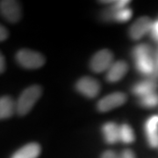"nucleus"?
<instances>
[{
  "label": "nucleus",
  "instance_id": "nucleus-1",
  "mask_svg": "<svg viewBox=\"0 0 158 158\" xmlns=\"http://www.w3.org/2000/svg\"><path fill=\"white\" fill-rule=\"evenodd\" d=\"M42 94L40 85H32L23 91L16 102V112L19 116H25L32 110Z\"/></svg>",
  "mask_w": 158,
  "mask_h": 158
},
{
  "label": "nucleus",
  "instance_id": "nucleus-2",
  "mask_svg": "<svg viewBox=\"0 0 158 158\" xmlns=\"http://www.w3.org/2000/svg\"><path fill=\"white\" fill-rule=\"evenodd\" d=\"M16 60L21 67L29 69H39L45 63V57L40 53L27 48L18 51Z\"/></svg>",
  "mask_w": 158,
  "mask_h": 158
},
{
  "label": "nucleus",
  "instance_id": "nucleus-3",
  "mask_svg": "<svg viewBox=\"0 0 158 158\" xmlns=\"http://www.w3.org/2000/svg\"><path fill=\"white\" fill-rule=\"evenodd\" d=\"M0 13L7 21L17 23L22 16L21 6L17 1L4 0L0 2Z\"/></svg>",
  "mask_w": 158,
  "mask_h": 158
},
{
  "label": "nucleus",
  "instance_id": "nucleus-4",
  "mask_svg": "<svg viewBox=\"0 0 158 158\" xmlns=\"http://www.w3.org/2000/svg\"><path fill=\"white\" fill-rule=\"evenodd\" d=\"M113 53L108 49H103L98 51L95 56L91 58L90 61V69L94 72L100 73L113 65Z\"/></svg>",
  "mask_w": 158,
  "mask_h": 158
},
{
  "label": "nucleus",
  "instance_id": "nucleus-5",
  "mask_svg": "<svg viewBox=\"0 0 158 158\" xmlns=\"http://www.w3.org/2000/svg\"><path fill=\"white\" fill-rule=\"evenodd\" d=\"M127 101V96L122 92L109 94L98 103V109L100 112H108L112 109L122 106Z\"/></svg>",
  "mask_w": 158,
  "mask_h": 158
},
{
  "label": "nucleus",
  "instance_id": "nucleus-6",
  "mask_svg": "<svg viewBox=\"0 0 158 158\" xmlns=\"http://www.w3.org/2000/svg\"><path fill=\"white\" fill-rule=\"evenodd\" d=\"M77 90L87 98H95L100 90V85L96 79L85 77L77 83Z\"/></svg>",
  "mask_w": 158,
  "mask_h": 158
},
{
  "label": "nucleus",
  "instance_id": "nucleus-7",
  "mask_svg": "<svg viewBox=\"0 0 158 158\" xmlns=\"http://www.w3.org/2000/svg\"><path fill=\"white\" fill-rule=\"evenodd\" d=\"M152 25V20L148 17H141L138 19L130 27V37L133 40H140L147 33L150 32Z\"/></svg>",
  "mask_w": 158,
  "mask_h": 158
},
{
  "label": "nucleus",
  "instance_id": "nucleus-8",
  "mask_svg": "<svg viewBox=\"0 0 158 158\" xmlns=\"http://www.w3.org/2000/svg\"><path fill=\"white\" fill-rule=\"evenodd\" d=\"M148 142L151 148L158 147V116H151L145 123Z\"/></svg>",
  "mask_w": 158,
  "mask_h": 158
},
{
  "label": "nucleus",
  "instance_id": "nucleus-9",
  "mask_svg": "<svg viewBox=\"0 0 158 158\" xmlns=\"http://www.w3.org/2000/svg\"><path fill=\"white\" fill-rule=\"evenodd\" d=\"M128 66L124 61H118L113 63V65L108 69L106 79L111 83L118 82L124 77L127 72Z\"/></svg>",
  "mask_w": 158,
  "mask_h": 158
},
{
  "label": "nucleus",
  "instance_id": "nucleus-10",
  "mask_svg": "<svg viewBox=\"0 0 158 158\" xmlns=\"http://www.w3.org/2000/svg\"><path fill=\"white\" fill-rule=\"evenodd\" d=\"M40 150L41 148L38 143L32 142L19 148L11 158H37L40 154Z\"/></svg>",
  "mask_w": 158,
  "mask_h": 158
},
{
  "label": "nucleus",
  "instance_id": "nucleus-11",
  "mask_svg": "<svg viewBox=\"0 0 158 158\" xmlns=\"http://www.w3.org/2000/svg\"><path fill=\"white\" fill-rule=\"evenodd\" d=\"M157 88V85L154 80H145L137 83L134 87H133V93L142 98L144 96H147L148 94H151L156 92V90Z\"/></svg>",
  "mask_w": 158,
  "mask_h": 158
},
{
  "label": "nucleus",
  "instance_id": "nucleus-12",
  "mask_svg": "<svg viewBox=\"0 0 158 158\" xmlns=\"http://www.w3.org/2000/svg\"><path fill=\"white\" fill-rule=\"evenodd\" d=\"M16 111V103L10 96L0 98V119L11 118Z\"/></svg>",
  "mask_w": 158,
  "mask_h": 158
},
{
  "label": "nucleus",
  "instance_id": "nucleus-13",
  "mask_svg": "<svg viewBox=\"0 0 158 158\" xmlns=\"http://www.w3.org/2000/svg\"><path fill=\"white\" fill-rule=\"evenodd\" d=\"M135 66L140 73L151 76L156 68V60H154L153 56L141 57L135 60Z\"/></svg>",
  "mask_w": 158,
  "mask_h": 158
},
{
  "label": "nucleus",
  "instance_id": "nucleus-14",
  "mask_svg": "<svg viewBox=\"0 0 158 158\" xmlns=\"http://www.w3.org/2000/svg\"><path fill=\"white\" fill-rule=\"evenodd\" d=\"M102 132L106 141L109 144H115L119 141V127L113 122H107L103 126Z\"/></svg>",
  "mask_w": 158,
  "mask_h": 158
},
{
  "label": "nucleus",
  "instance_id": "nucleus-15",
  "mask_svg": "<svg viewBox=\"0 0 158 158\" xmlns=\"http://www.w3.org/2000/svg\"><path fill=\"white\" fill-rule=\"evenodd\" d=\"M135 137L133 129L127 124H122L119 127V141L129 144L135 141Z\"/></svg>",
  "mask_w": 158,
  "mask_h": 158
},
{
  "label": "nucleus",
  "instance_id": "nucleus-16",
  "mask_svg": "<svg viewBox=\"0 0 158 158\" xmlns=\"http://www.w3.org/2000/svg\"><path fill=\"white\" fill-rule=\"evenodd\" d=\"M140 104L145 108H154L158 106V93H151L141 98Z\"/></svg>",
  "mask_w": 158,
  "mask_h": 158
},
{
  "label": "nucleus",
  "instance_id": "nucleus-17",
  "mask_svg": "<svg viewBox=\"0 0 158 158\" xmlns=\"http://www.w3.org/2000/svg\"><path fill=\"white\" fill-rule=\"evenodd\" d=\"M152 56V49L149 46L146 44H141L136 46L133 50V56L135 59H138L143 56Z\"/></svg>",
  "mask_w": 158,
  "mask_h": 158
},
{
  "label": "nucleus",
  "instance_id": "nucleus-18",
  "mask_svg": "<svg viewBox=\"0 0 158 158\" xmlns=\"http://www.w3.org/2000/svg\"><path fill=\"white\" fill-rule=\"evenodd\" d=\"M133 12L129 8H125L122 10H118L116 11L115 15H114V20L118 21V22H127V20H129L130 18L132 17Z\"/></svg>",
  "mask_w": 158,
  "mask_h": 158
},
{
  "label": "nucleus",
  "instance_id": "nucleus-19",
  "mask_svg": "<svg viewBox=\"0 0 158 158\" xmlns=\"http://www.w3.org/2000/svg\"><path fill=\"white\" fill-rule=\"evenodd\" d=\"M129 3L130 1H127V0H119V1L114 2V5L112 7L115 11H118V10H122V9L127 8V6Z\"/></svg>",
  "mask_w": 158,
  "mask_h": 158
},
{
  "label": "nucleus",
  "instance_id": "nucleus-20",
  "mask_svg": "<svg viewBox=\"0 0 158 158\" xmlns=\"http://www.w3.org/2000/svg\"><path fill=\"white\" fill-rule=\"evenodd\" d=\"M150 33H151V36H152L153 39L158 42V19L156 20L155 22H153Z\"/></svg>",
  "mask_w": 158,
  "mask_h": 158
},
{
  "label": "nucleus",
  "instance_id": "nucleus-21",
  "mask_svg": "<svg viewBox=\"0 0 158 158\" xmlns=\"http://www.w3.org/2000/svg\"><path fill=\"white\" fill-rule=\"evenodd\" d=\"M9 36V32L8 30L2 25H0V41L6 40Z\"/></svg>",
  "mask_w": 158,
  "mask_h": 158
},
{
  "label": "nucleus",
  "instance_id": "nucleus-22",
  "mask_svg": "<svg viewBox=\"0 0 158 158\" xmlns=\"http://www.w3.org/2000/svg\"><path fill=\"white\" fill-rule=\"evenodd\" d=\"M101 158H120V156H118L117 153L114 152V151L107 150V151H106V152H104L102 154Z\"/></svg>",
  "mask_w": 158,
  "mask_h": 158
},
{
  "label": "nucleus",
  "instance_id": "nucleus-23",
  "mask_svg": "<svg viewBox=\"0 0 158 158\" xmlns=\"http://www.w3.org/2000/svg\"><path fill=\"white\" fill-rule=\"evenodd\" d=\"M120 158H135V155L130 149H126L120 155Z\"/></svg>",
  "mask_w": 158,
  "mask_h": 158
},
{
  "label": "nucleus",
  "instance_id": "nucleus-24",
  "mask_svg": "<svg viewBox=\"0 0 158 158\" xmlns=\"http://www.w3.org/2000/svg\"><path fill=\"white\" fill-rule=\"evenodd\" d=\"M6 70V60L5 57L0 52V74L4 73Z\"/></svg>",
  "mask_w": 158,
  "mask_h": 158
},
{
  "label": "nucleus",
  "instance_id": "nucleus-25",
  "mask_svg": "<svg viewBox=\"0 0 158 158\" xmlns=\"http://www.w3.org/2000/svg\"><path fill=\"white\" fill-rule=\"evenodd\" d=\"M156 64L158 65V51L157 53H156Z\"/></svg>",
  "mask_w": 158,
  "mask_h": 158
}]
</instances>
